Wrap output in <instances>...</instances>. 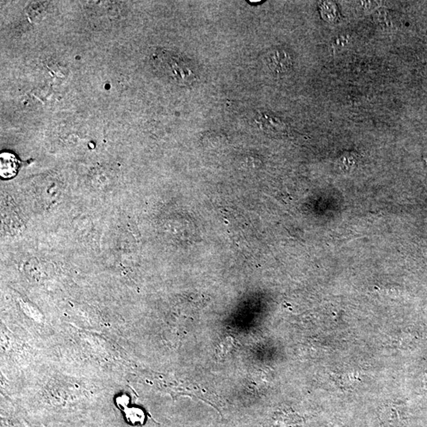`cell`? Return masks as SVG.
<instances>
[{"label":"cell","instance_id":"cell-1","mask_svg":"<svg viewBox=\"0 0 427 427\" xmlns=\"http://www.w3.org/2000/svg\"><path fill=\"white\" fill-rule=\"evenodd\" d=\"M153 64L170 82L180 85H193L197 77L193 66L181 56L161 50L154 56Z\"/></svg>","mask_w":427,"mask_h":427},{"label":"cell","instance_id":"cell-2","mask_svg":"<svg viewBox=\"0 0 427 427\" xmlns=\"http://www.w3.org/2000/svg\"><path fill=\"white\" fill-rule=\"evenodd\" d=\"M19 161L14 154L8 152L0 156V175L2 179H10L16 176L19 170Z\"/></svg>","mask_w":427,"mask_h":427},{"label":"cell","instance_id":"cell-3","mask_svg":"<svg viewBox=\"0 0 427 427\" xmlns=\"http://www.w3.org/2000/svg\"><path fill=\"white\" fill-rule=\"evenodd\" d=\"M285 53H280V52H276L272 53L271 56V63L273 66V69L276 71H284L289 68V60L281 61L285 58Z\"/></svg>","mask_w":427,"mask_h":427},{"label":"cell","instance_id":"cell-4","mask_svg":"<svg viewBox=\"0 0 427 427\" xmlns=\"http://www.w3.org/2000/svg\"><path fill=\"white\" fill-rule=\"evenodd\" d=\"M320 12L325 20L334 21L336 19L337 8L333 2H324L320 5Z\"/></svg>","mask_w":427,"mask_h":427},{"label":"cell","instance_id":"cell-5","mask_svg":"<svg viewBox=\"0 0 427 427\" xmlns=\"http://www.w3.org/2000/svg\"><path fill=\"white\" fill-rule=\"evenodd\" d=\"M126 417L129 423L132 424H142L145 419L143 411L138 408L128 409L125 412Z\"/></svg>","mask_w":427,"mask_h":427},{"label":"cell","instance_id":"cell-6","mask_svg":"<svg viewBox=\"0 0 427 427\" xmlns=\"http://www.w3.org/2000/svg\"><path fill=\"white\" fill-rule=\"evenodd\" d=\"M375 20L380 26L383 27H390L391 21L389 19V14L386 10L384 9H380L377 10L374 17Z\"/></svg>","mask_w":427,"mask_h":427},{"label":"cell","instance_id":"cell-7","mask_svg":"<svg viewBox=\"0 0 427 427\" xmlns=\"http://www.w3.org/2000/svg\"><path fill=\"white\" fill-rule=\"evenodd\" d=\"M361 3L365 10H372L378 6L377 2H361Z\"/></svg>","mask_w":427,"mask_h":427},{"label":"cell","instance_id":"cell-8","mask_svg":"<svg viewBox=\"0 0 427 427\" xmlns=\"http://www.w3.org/2000/svg\"><path fill=\"white\" fill-rule=\"evenodd\" d=\"M424 160H425L426 163H427V156L425 158H424Z\"/></svg>","mask_w":427,"mask_h":427}]
</instances>
